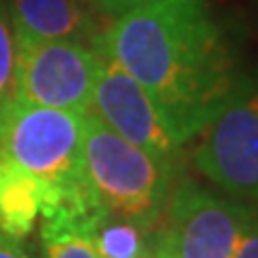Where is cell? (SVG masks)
I'll return each instance as SVG.
<instances>
[{
    "mask_svg": "<svg viewBox=\"0 0 258 258\" xmlns=\"http://www.w3.org/2000/svg\"><path fill=\"white\" fill-rule=\"evenodd\" d=\"M149 95L170 138L185 147L220 114L243 74L207 0H149L95 35Z\"/></svg>",
    "mask_w": 258,
    "mask_h": 258,
    "instance_id": "6da1fadb",
    "label": "cell"
},
{
    "mask_svg": "<svg viewBox=\"0 0 258 258\" xmlns=\"http://www.w3.org/2000/svg\"><path fill=\"white\" fill-rule=\"evenodd\" d=\"M84 170L103 211L147 230L161 222L181 176L123 140L93 112L84 114Z\"/></svg>",
    "mask_w": 258,
    "mask_h": 258,
    "instance_id": "7a4b0ae2",
    "label": "cell"
},
{
    "mask_svg": "<svg viewBox=\"0 0 258 258\" xmlns=\"http://www.w3.org/2000/svg\"><path fill=\"white\" fill-rule=\"evenodd\" d=\"M191 161L235 198L258 203V71L239 80L226 106L198 136Z\"/></svg>",
    "mask_w": 258,
    "mask_h": 258,
    "instance_id": "3957f363",
    "label": "cell"
},
{
    "mask_svg": "<svg viewBox=\"0 0 258 258\" xmlns=\"http://www.w3.org/2000/svg\"><path fill=\"white\" fill-rule=\"evenodd\" d=\"M15 101L64 112H91L99 54L78 41H35L15 35Z\"/></svg>",
    "mask_w": 258,
    "mask_h": 258,
    "instance_id": "277c9868",
    "label": "cell"
},
{
    "mask_svg": "<svg viewBox=\"0 0 258 258\" xmlns=\"http://www.w3.org/2000/svg\"><path fill=\"white\" fill-rule=\"evenodd\" d=\"M252 211V205L205 189L181 174L172 185L161 230L181 258H232Z\"/></svg>",
    "mask_w": 258,
    "mask_h": 258,
    "instance_id": "5b68a950",
    "label": "cell"
},
{
    "mask_svg": "<svg viewBox=\"0 0 258 258\" xmlns=\"http://www.w3.org/2000/svg\"><path fill=\"white\" fill-rule=\"evenodd\" d=\"M97 52V50H95ZM95 80L91 112L129 144L149 153L159 164L183 174L181 149L166 132L164 123L142 86L103 52Z\"/></svg>",
    "mask_w": 258,
    "mask_h": 258,
    "instance_id": "8992f818",
    "label": "cell"
},
{
    "mask_svg": "<svg viewBox=\"0 0 258 258\" xmlns=\"http://www.w3.org/2000/svg\"><path fill=\"white\" fill-rule=\"evenodd\" d=\"M15 35L35 41H78L93 37V20L82 0H11Z\"/></svg>",
    "mask_w": 258,
    "mask_h": 258,
    "instance_id": "52a82bcc",
    "label": "cell"
},
{
    "mask_svg": "<svg viewBox=\"0 0 258 258\" xmlns=\"http://www.w3.org/2000/svg\"><path fill=\"white\" fill-rule=\"evenodd\" d=\"M43 203L45 185L13 161L0 157V235L26 239L41 220Z\"/></svg>",
    "mask_w": 258,
    "mask_h": 258,
    "instance_id": "ba28073f",
    "label": "cell"
},
{
    "mask_svg": "<svg viewBox=\"0 0 258 258\" xmlns=\"http://www.w3.org/2000/svg\"><path fill=\"white\" fill-rule=\"evenodd\" d=\"M151 230L114 217H106L93 230V243L99 258H136L144 252Z\"/></svg>",
    "mask_w": 258,
    "mask_h": 258,
    "instance_id": "9c48e42d",
    "label": "cell"
},
{
    "mask_svg": "<svg viewBox=\"0 0 258 258\" xmlns=\"http://www.w3.org/2000/svg\"><path fill=\"white\" fill-rule=\"evenodd\" d=\"M41 247L43 258H99L88 235L45 222H41Z\"/></svg>",
    "mask_w": 258,
    "mask_h": 258,
    "instance_id": "30bf717a",
    "label": "cell"
},
{
    "mask_svg": "<svg viewBox=\"0 0 258 258\" xmlns=\"http://www.w3.org/2000/svg\"><path fill=\"white\" fill-rule=\"evenodd\" d=\"M15 28L9 9L0 5V116L11 103H15Z\"/></svg>",
    "mask_w": 258,
    "mask_h": 258,
    "instance_id": "8fae6325",
    "label": "cell"
},
{
    "mask_svg": "<svg viewBox=\"0 0 258 258\" xmlns=\"http://www.w3.org/2000/svg\"><path fill=\"white\" fill-rule=\"evenodd\" d=\"M232 258H258V207H254L247 228L241 235Z\"/></svg>",
    "mask_w": 258,
    "mask_h": 258,
    "instance_id": "7c38bea8",
    "label": "cell"
},
{
    "mask_svg": "<svg viewBox=\"0 0 258 258\" xmlns=\"http://www.w3.org/2000/svg\"><path fill=\"white\" fill-rule=\"evenodd\" d=\"M149 249H151V258H181L174 252V247L170 245V241L164 235L161 228H153L149 235Z\"/></svg>",
    "mask_w": 258,
    "mask_h": 258,
    "instance_id": "4fadbf2b",
    "label": "cell"
},
{
    "mask_svg": "<svg viewBox=\"0 0 258 258\" xmlns=\"http://www.w3.org/2000/svg\"><path fill=\"white\" fill-rule=\"evenodd\" d=\"M142 3H149V0H93V5L97 9H99L103 15H110L112 20L127 13V11H132L134 7H138Z\"/></svg>",
    "mask_w": 258,
    "mask_h": 258,
    "instance_id": "5bb4252c",
    "label": "cell"
},
{
    "mask_svg": "<svg viewBox=\"0 0 258 258\" xmlns=\"http://www.w3.org/2000/svg\"><path fill=\"white\" fill-rule=\"evenodd\" d=\"M0 258H32V254L22 243V239L0 235Z\"/></svg>",
    "mask_w": 258,
    "mask_h": 258,
    "instance_id": "9a60e30c",
    "label": "cell"
},
{
    "mask_svg": "<svg viewBox=\"0 0 258 258\" xmlns=\"http://www.w3.org/2000/svg\"><path fill=\"white\" fill-rule=\"evenodd\" d=\"M136 258H151V249H149V243H147V247H144V252H142V254H138Z\"/></svg>",
    "mask_w": 258,
    "mask_h": 258,
    "instance_id": "2e32d148",
    "label": "cell"
}]
</instances>
